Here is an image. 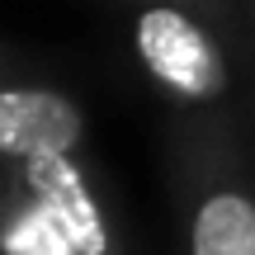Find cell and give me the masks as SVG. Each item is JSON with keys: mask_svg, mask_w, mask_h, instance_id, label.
I'll return each instance as SVG.
<instances>
[{"mask_svg": "<svg viewBox=\"0 0 255 255\" xmlns=\"http://www.w3.org/2000/svg\"><path fill=\"white\" fill-rule=\"evenodd\" d=\"M28 189L43 203V213L57 222V232L66 237L71 255H109V227H104V213L95 203L85 175L76 170L71 151L62 156H33L24 161Z\"/></svg>", "mask_w": 255, "mask_h": 255, "instance_id": "3957f363", "label": "cell"}, {"mask_svg": "<svg viewBox=\"0 0 255 255\" xmlns=\"http://www.w3.org/2000/svg\"><path fill=\"white\" fill-rule=\"evenodd\" d=\"M85 114L71 95L38 90V85H0V156L33 161V156H62L81 142Z\"/></svg>", "mask_w": 255, "mask_h": 255, "instance_id": "7a4b0ae2", "label": "cell"}, {"mask_svg": "<svg viewBox=\"0 0 255 255\" xmlns=\"http://www.w3.org/2000/svg\"><path fill=\"white\" fill-rule=\"evenodd\" d=\"M189 255H255V199L246 189H213L199 199Z\"/></svg>", "mask_w": 255, "mask_h": 255, "instance_id": "277c9868", "label": "cell"}, {"mask_svg": "<svg viewBox=\"0 0 255 255\" xmlns=\"http://www.w3.org/2000/svg\"><path fill=\"white\" fill-rule=\"evenodd\" d=\"M132 47L142 57V66L180 100H218L227 90V62L222 47L213 43V33L203 24H194L184 9L175 5H151L137 14L132 24Z\"/></svg>", "mask_w": 255, "mask_h": 255, "instance_id": "6da1fadb", "label": "cell"}]
</instances>
